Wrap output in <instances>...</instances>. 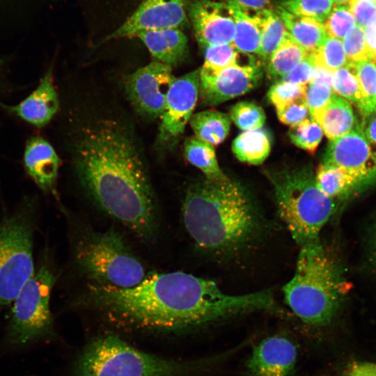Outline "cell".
I'll return each instance as SVG.
<instances>
[{"instance_id": "obj_25", "label": "cell", "mask_w": 376, "mask_h": 376, "mask_svg": "<svg viewBox=\"0 0 376 376\" xmlns=\"http://www.w3.org/2000/svg\"><path fill=\"white\" fill-rule=\"evenodd\" d=\"M184 154L189 163L203 173L206 179L221 180L227 178L219 166L213 145L196 136L189 137L185 141Z\"/></svg>"}, {"instance_id": "obj_16", "label": "cell", "mask_w": 376, "mask_h": 376, "mask_svg": "<svg viewBox=\"0 0 376 376\" xmlns=\"http://www.w3.org/2000/svg\"><path fill=\"white\" fill-rule=\"evenodd\" d=\"M297 348L288 338L274 335L257 343L246 362L249 376H292Z\"/></svg>"}, {"instance_id": "obj_23", "label": "cell", "mask_w": 376, "mask_h": 376, "mask_svg": "<svg viewBox=\"0 0 376 376\" xmlns=\"http://www.w3.org/2000/svg\"><path fill=\"white\" fill-rule=\"evenodd\" d=\"M232 150L238 160L258 165L268 157L271 140L265 130L244 131L233 141Z\"/></svg>"}, {"instance_id": "obj_2", "label": "cell", "mask_w": 376, "mask_h": 376, "mask_svg": "<svg viewBox=\"0 0 376 376\" xmlns=\"http://www.w3.org/2000/svg\"><path fill=\"white\" fill-rule=\"evenodd\" d=\"M79 182L105 212L138 236L156 230L155 201L137 147L128 132L111 120L84 128L75 148Z\"/></svg>"}, {"instance_id": "obj_4", "label": "cell", "mask_w": 376, "mask_h": 376, "mask_svg": "<svg viewBox=\"0 0 376 376\" xmlns=\"http://www.w3.org/2000/svg\"><path fill=\"white\" fill-rule=\"evenodd\" d=\"M339 270L322 244L300 249L295 274L283 291L286 304L304 323L323 327L334 318L345 292Z\"/></svg>"}, {"instance_id": "obj_47", "label": "cell", "mask_w": 376, "mask_h": 376, "mask_svg": "<svg viewBox=\"0 0 376 376\" xmlns=\"http://www.w3.org/2000/svg\"><path fill=\"white\" fill-rule=\"evenodd\" d=\"M332 73L324 68L315 66L311 81L323 82L331 86Z\"/></svg>"}, {"instance_id": "obj_26", "label": "cell", "mask_w": 376, "mask_h": 376, "mask_svg": "<svg viewBox=\"0 0 376 376\" xmlns=\"http://www.w3.org/2000/svg\"><path fill=\"white\" fill-rule=\"evenodd\" d=\"M315 179L320 191L333 200L345 198L357 190L352 176L335 165L321 164L317 169Z\"/></svg>"}, {"instance_id": "obj_44", "label": "cell", "mask_w": 376, "mask_h": 376, "mask_svg": "<svg viewBox=\"0 0 376 376\" xmlns=\"http://www.w3.org/2000/svg\"><path fill=\"white\" fill-rule=\"evenodd\" d=\"M229 5H233L249 10L270 9V0H224Z\"/></svg>"}, {"instance_id": "obj_50", "label": "cell", "mask_w": 376, "mask_h": 376, "mask_svg": "<svg viewBox=\"0 0 376 376\" xmlns=\"http://www.w3.org/2000/svg\"><path fill=\"white\" fill-rule=\"evenodd\" d=\"M336 5H349L352 0H333Z\"/></svg>"}, {"instance_id": "obj_51", "label": "cell", "mask_w": 376, "mask_h": 376, "mask_svg": "<svg viewBox=\"0 0 376 376\" xmlns=\"http://www.w3.org/2000/svg\"><path fill=\"white\" fill-rule=\"evenodd\" d=\"M374 59H375V65H376V57ZM375 113H376V109H375Z\"/></svg>"}, {"instance_id": "obj_42", "label": "cell", "mask_w": 376, "mask_h": 376, "mask_svg": "<svg viewBox=\"0 0 376 376\" xmlns=\"http://www.w3.org/2000/svg\"><path fill=\"white\" fill-rule=\"evenodd\" d=\"M315 66L313 56L308 54L293 70L280 80L306 85L312 80Z\"/></svg>"}, {"instance_id": "obj_41", "label": "cell", "mask_w": 376, "mask_h": 376, "mask_svg": "<svg viewBox=\"0 0 376 376\" xmlns=\"http://www.w3.org/2000/svg\"><path fill=\"white\" fill-rule=\"evenodd\" d=\"M349 7L357 26L365 29L376 22V3L373 0H352Z\"/></svg>"}, {"instance_id": "obj_24", "label": "cell", "mask_w": 376, "mask_h": 376, "mask_svg": "<svg viewBox=\"0 0 376 376\" xmlns=\"http://www.w3.org/2000/svg\"><path fill=\"white\" fill-rule=\"evenodd\" d=\"M229 115L216 110H205L192 114L189 123L196 136L218 145L226 138L230 128Z\"/></svg>"}, {"instance_id": "obj_27", "label": "cell", "mask_w": 376, "mask_h": 376, "mask_svg": "<svg viewBox=\"0 0 376 376\" xmlns=\"http://www.w3.org/2000/svg\"><path fill=\"white\" fill-rule=\"evenodd\" d=\"M308 54L290 37L288 32L266 65L269 77L280 80Z\"/></svg>"}, {"instance_id": "obj_45", "label": "cell", "mask_w": 376, "mask_h": 376, "mask_svg": "<svg viewBox=\"0 0 376 376\" xmlns=\"http://www.w3.org/2000/svg\"><path fill=\"white\" fill-rule=\"evenodd\" d=\"M370 150L376 159V115L371 116L363 132Z\"/></svg>"}, {"instance_id": "obj_5", "label": "cell", "mask_w": 376, "mask_h": 376, "mask_svg": "<svg viewBox=\"0 0 376 376\" xmlns=\"http://www.w3.org/2000/svg\"><path fill=\"white\" fill-rule=\"evenodd\" d=\"M280 217L300 249L322 244L320 233L336 210L318 187L310 167L285 169L268 175Z\"/></svg>"}, {"instance_id": "obj_9", "label": "cell", "mask_w": 376, "mask_h": 376, "mask_svg": "<svg viewBox=\"0 0 376 376\" xmlns=\"http://www.w3.org/2000/svg\"><path fill=\"white\" fill-rule=\"evenodd\" d=\"M73 256L78 268L96 284L131 288L146 276L142 263L113 230L81 235L74 245Z\"/></svg>"}, {"instance_id": "obj_39", "label": "cell", "mask_w": 376, "mask_h": 376, "mask_svg": "<svg viewBox=\"0 0 376 376\" xmlns=\"http://www.w3.org/2000/svg\"><path fill=\"white\" fill-rule=\"evenodd\" d=\"M334 94L331 86L326 83L311 81L306 84L304 98L311 116L324 107Z\"/></svg>"}, {"instance_id": "obj_19", "label": "cell", "mask_w": 376, "mask_h": 376, "mask_svg": "<svg viewBox=\"0 0 376 376\" xmlns=\"http://www.w3.org/2000/svg\"><path fill=\"white\" fill-rule=\"evenodd\" d=\"M136 36L146 46L155 61L171 67L181 62L188 51L187 38L179 29L144 31Z\"/></svg>"}, {"instance_id": "obj_53", "label": "cell", "mask_w": 376, "mask_h": 376, "mask_svg": "<svg viewBox=\"0 0 376 376\" xmlns=\"http://www.w3.org/2000/svg\"><path fill=\"white\" fill-rule=\"evenodd\" d=\"M345 376H346V375H345Z\"/></svg>"}, {"instance_id": "obj_6", "label": "cell", "mask_w": 376, "mask_h": 376, "mask_svg": "<svg viewBox=\"0 0 376 376\" xmlns=\"http://www.w3.org/2000/svg\"><path fill=\"white\" fill-rule=\"evenodd\" d=\"M214 359L184 361L146 353L115 335L93 340L77 357L74 376H186Z\"/></svg>"}, {"instance_id": "obj_31", "label": "cell", "mask_w": 376, "mask_h": 376, "mask_svg": "<svg viewBox=\"0 0 376 376\" xmlns=\"http://www.w3.org/2000/svg\"><path fill=\"white\" fill-rule=\"evenodd\" d=\"M311 54L316 66L324 68L331 72L348 63L342 40L329 36Z\"/></svg>"}, {"instance_id": "obj_36", "label": "cell", "mask_w": 376, "mask_h": 376, "mask_svg": "<svg viewBox=\"0 0 376 376\" xmlns=\"http://www.w3.org/2000/svg\"><path fill=\"white\" fill-rule=\"evenodd\" d=\"M240 53L232 43L205 47L203 67L212 70H221L240 64Z\"/></svg>"}, {"instance_id": "obj_34", "label": "cell", "mask_w": 376, "mask_h": 376, "mask_svg": "<svg viewBox=\"0 0 376 376\" xmlns=\"http://www.w3.org/2000/svg\"><path fill=\"white\" fill-rule=\"evenodd\" d=\"M333 0H287L281 4L286 11L324 22L334 7Z\"/></svg>"}, {"instance_id": "obj_38", "label": "cell", "mask_w": 376, "mask_h": 376, "mask_svg": "<svg viewBox=\"0 0 376 376\" xmlns=\"http://www.w3.org/2000/svg\"><path fill=\"white\" fill-rule=\"evenodd\" d=\"M306 85L296 84L285 81H277L267 93L269 100L275 108L297 100L304 98Z\"/></svg>"}, {"instance_id": "obj_18", "label": "cell", "mask_w": 376, "mask_h": 376, "mask_svg": "<svg viewBox=\"0 0 376 376\" xmlns=\"http://www.w3.org/2000/svg\"><path fill=\"white\" fill-rule=\"evenodd\" d=\"M23 162L26 173L38 188L45 194L56 195L61 160L53 146L40 136L29 138Z\"/></svg>"}, {"instance_id": "obj_12", "label": "cell", "mask_w": 376, "mask_h": 376, "mask_svg": "<svg viewBox=\"0 0 376 376\" xmlns=\"http://www.w3.org/2000/svg\"><path fill=\"white\" fill-rule=\"evenodd\" d=\"M175 77L171 65L154 61L130 75L126 91L135 109L149 118L160 117Z\"/></svg>"}, {"instance_id": "obj_10", "label": "cell", "mask_w": 376, "mask_h": 376, "mask_svg": "<svg viewBox=\"0 0 376 376\" xmlns=\"http://www.w3.org/2000/svg\"><path fill=\"white\" fill-rule=\"evenodd\" d=\"M262 64L254 61L236 64L221 70L200 69V91L204 105H217L242 95L262 81Z\"/></svg>"}, {"instance_id": "obj_17", "label": "cell", "mask_w": 376, "mask_h": 376, "mask_svg": "<svg viewBox=\"0 0 376 376\" xmlns=\"http://www.w3.org/2000/svg\"><path fill=\"white\" fill-rule=\"evenodd\" d=\"M8 112L29 124L41 128L47 125L59 108L58 97L53 83V70L50 66L37 88L16 105L1 104Z\"/></svg>"}, {"instance_id": "obj_3", "label": "cell", "mask_w": 376, "mask_h": 376, "mask_svg": "<svg viewBox=\"0 0 376 376\" xmlns=\"http://www.w3.org/2000/svg\"><path fill=\"white\" fill-rule=\"evenodd\" d=\"M182 214L196 245L218 256L242 251L262 229V216L255 200L243 185L228 177L190 185Z\"/></svg>"}, {"instance_id": "obj_29", "label": "cell", "mask_w": 376, "mask_h": 376, "mask_svg": "<svg viewBox=\"0 0 376 376\" xmlns=\"http://www.w3.org/2000/svg\"><path fill=\"white\" fill-rule=\"evenodd\" d=\"M355 64L361 91L357 107L363 117L368 118L376 109V65L372 56Z\"/></svg>"}, {"instance_id": "obj_43", "label": "cell", "mask_w": 376, "mask_h": 376, "mask_svg": "<svg viewBox=\"0 0 376 376\" xmlns=\"http://www.w3.org/2000/svg\"><path fill=\"white\" fill-rule=\"evenodd\" d=\"M346 376H376V363L358 361L350 364L346 372Z\"/></svg>"}, {"instance_id": "obj_37", "label": "cell", "mask_w": 376, "mask_h": 376, "mask_svg": "<svg viewBox=\"0 0 376 376\" xmlns=\"http://www.w3.org/2000/svg\"><path fill=\"white\" fill-rule=\"evenodd\" d=\"M348 62L356 63L372 56L368 51L364 29L355 26L342 40Z\"/></svg>"}, {"instance_id": "obj_52", "label": "cell", "mask_w": 376, "mask_h": 376, "mask_svg": "<svg viewBox=\"0 0 376 376\" xmlns=\"http://www.w3.org/2000/svg\"><path fill=\"white\" fill-rule=\"evenodd\" d=\"M376 3V0H373Z\"/></svg>"}, {"instance_id": "obj_48", "label": "cell", "mask_w": 376, "mask_h": 376, "mask_svg": "<svg viewBox=\"0 0 376 376\" xmlns=\"http://www.w3.org/2000/svg\"><path fill=\"white\" fill-rule=\"evenodd\" d=\"M368 248L370 259L376 267V219L372 226L368 240Z\"/></svg>"}, {"instance_id": "obj_33", "label": "cell", "mask_w": 376, "mask_h": 376, "mask_svg": "<svg viewBox=\"0 0 376 376\" xmlns=\"http://www.w3.org/2000/svg\"><path fill=\"white\" fill-rule=\"evenodd\" d=\"M229 117L243 131L261 129L265 122V113L260 106L251 102H239L232 107Z\"/></svg>"}, {"instance_id": "obj_30", "label": "cell", "mask_w": 376, "mask_h": 376, "mask_svg": "<svg viewBox=\"0 0 376 376\" xmlns=\"http://www.w3.org/2000/svg\"><path fill=\"white\" fill-rule=\"evenodd\" d=\"M331 87L334 93L357 106L361 100V91L356 64L350 63L332 73Z\"/></svg>"}, {"instance_id": "obj_28", "label": "cell", "mask_w": 376, "mask_h": 376, "mask_svg": "<svg viewBox=\"0 0 376 376\" xmlns=\"http://www.w3.org/2000/svg\"><path fill=\"white\" fill-rule=\"evenodd\" d=\"M262 36L258 56L262 64L267 65L271 56L288 33L285 24L276 12L271 9L261 10Z\"/></svg>"}, {"instance_id": "obj_32", "label": "cell", "mask_w": 376, "mask_h": 376, "mask_svg": "<svg viewBox=\"0 0 376 376\" xmlns=\"http://www.w3.org/2000/svg\"><path fill=\"white\" fill-rule=\"evenodd\" d=\"M288 135L296 146L313 152L322 140L323 131L319 123L310 116L297 125L291 126Z\"/></svg>"}, {"instance_id": "obj_11", "label": "cell", "mask_w": 376, "mask_h": 376, "mask_svg": "<svg viewBox=\"0 0 376 376\" xmlns=\"http://www.w3.org/2000/svg\"><path fill=\"white\" fill-rule=\"evenodd\" d=\"M323 163L345 170L355 181L357 190L376 182V159L363 132L357 127L330 141L323 157Z\"/></svg>"}, {"instance_id": "obj_20", "label": "cell", "mask_w": 376, "mask_h": 376, "mask_svg": "<svg viewBox=\"0 0 376 376\" xmlns=\"http://www.w3.org/2000/svg\"><path fill=\"white\" fill-rule=\"evenodd\" d=\"M311 117L319 123L323 133L330 141L347 134L355 125L351 104L336 93L324 107Z\"/></svg>"}, {"instance_id": "obj_13", "label": "cell", "mask_w": 376, "mask_h": 376, "mask_svg": "<svg viewBox=\"0 0 376 376\" xmlns=\"http://www.w3.org/2000/svg\"><path fill=\"white\" fill-rule=\"evenodd\" d=\"M200 91V70L174 79L168 92L159 129L162 143H174L185 132Z\"/></svg>"}, {"instance_id": "obj_35", "label": "cell", "mask_w": 376, "mask_h": 376, "mask_svg": "<svg viewBox=\"0 0 376 376\" xmlns=\"http://www.w3.org/2000/svg\"><path fill=\"white\" fill-rule=\"evenodd\" d=\"M323 25L329 36L342 40L355 26L349 5H335Z\"/></svg>"}, {"instance_id": "obj_1", "label": "cell", "mask_w": 376, "mask_h": 376, "mask_svg": "<svg viewBox=\"0 0 376 376\" xmlns=\"http://www.w3.org/2000/svg\"><path fill=\"white\" fill-rule=\"evenodd\" d=\"M88 297L110 318L167 331L201 328L255 311L281 312L270 290L228 295L214 281L182 272L155 273L126 288L91 283Z\"/></svg>"}, {"instance_id": "obj_8", "label": "cell", "mask_w": 376, "mask_h": 376, "mask_svg": "<svg viewBox=\"0 0 376 376\" xmlns=\"http://www.w3.org/2000/svg\"><path fill=\"white\" fill-rule=\"evenodd\" d=\"M56 278L44 258L12 304L3 340L6 348L19 350L55 337L50 298Z\"/></svg>"}, {"instance_id": "obj_49", "label": "cell", "mask_w": 376, "mask_h": 376, "mask_svg": "<svg viewBox=\"0 0 376 376\" xmlns=\"http://www.w3.org/2000/svg\"><path fill=\"white\" fill-rule=\"evenodd\" d=\"M4 65H5L4 61L0 58V86L2 81V76H3V70H4Z\"/></svg>"}, {"instance_id": "obj_15", "label": "cell", "mask_w": 376, "mask_h": 376, "mask_svg": "<svg viewBox=\"0 0 376 376\" xmlns=\"http://www.w3.org/2000/svg\"><path fill=\"white\" fill-rule=\"evenodd\" d=\"M189 15L195 37L203 47L232 43L235 19L227 3L196 0L190 3Z\"/></svg>"}, {"instance_id": "obj_22", "label": "cell", "mask_w": 376, "mask_h": 376, "mask_svg": "<svg viewBox=\"0 0 376 376\" xmlns=\"http://www.w3.org/2000/svg\"><path fill=\"white\" fill-rule=\"evenodd\" d=\"M276 12L290 37L309 54L315 51L328 36L323 23L315 19L292 14L281 6Z\"/></svg>"}, {"instance_id": "obj_40", "label": "cell", "mask_w": 376, "mask_h": 376, "mask_svg": "<svg viewBox=\"0 0 376 376\" xmlns=\"http://www.w3.org/2000/svg\"><path fill=\"white\" fill-rule=\"evenodd\" d=\"M276 111L279 120L290 127L297 125L311 116L304 98L277 107Z\"/></svg>"}, {"instance_id": "obj_21", "label": "cell", "mask_w": 376, "mask_h": 376, "mask_svg": "<svg viewBox=\"0 0 376 376\" xmlns=\"http://www.w3.org/2000/svg\"><path fill=\"white\" fill-rule=\"evenodd\" d=\"M235 19L233 45L240 53L258 55L262 36L261 10L253 11L230 5Z\"/></svg>"}, {"instance_id": "obj_7", "label": "cell", "mask_w": 376, "mask_h": 376, "mask_svg": "<svg viewBox=\"0 0 376 376\" xmlns=\"http://www.w3.org/2000/svg\"><path fill=\"white\" fill-rule=\"evenodd\" d=\"M37 204L26 198L0 221V312L13 304L32 276Z\"/></svg>"}, {"instance_id": "obj_14", "label": "cell", "mask_w": 376, "mask_h": 376, "mask_svg": "<svg viewBox=\"0 0 376 376\" xmlns=\"http://www.w3.org/2000/svg\"><path fill=\"white\" fill-rule=\"evenodd\" d=\"M184 0H143L137 9L104 42L136 36L148 30L182 29L187 24Z\"/></svg>"}, {"instance_id": "obj_46", "label": "cell", "mask_w": 376, "mask_h": 376, "mask_svg": "<svg viewBox=\"0 0 376 376\" xmlns=\"http://www.w3.org/2000/svg\"><path fill=\"white\" fill-rule=\"evenodd\" d=\"M368 51L373 58L376 57V22L364 29Z\"/></svg>"}]
</instances>
